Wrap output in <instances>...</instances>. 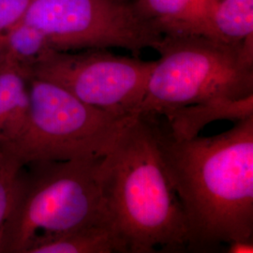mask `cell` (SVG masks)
<instances>
[{
	"label": "cell",
	"mask_w": 253,
	"mask_h": 253,
	"mask_svg": "<svg viewBox=\"0 0 253 253\" xmlns=\"http://www.w3.org/2000/svg\"><path fill=\"white\" fill-rule=\"evenodd\" d=\"M253 116V94L240 100H217L172 110L163 116L170 134L178 140H189L211 122H237Z\"/></svg>",
	"instance_id": "cell-9"
},
{
	"label": "cell",
	"mask_w": 253,
	"mask_h": 253,
	"mask_svg": "<svg viewBox=\"0 0 253 253\" xmlns=\"http://www.w3.org/2000/svg\"><path fill=\"white\" fill-rule=\"evenodd\" d=\"M190 35L242 42L253 35V0H204Z\"/></svg>",
	"instance_id": "cell-8"
},
{
	"label": "cell",
	"mask_w": 253,
	"mask_h": 253,
	"mask_svg": "<svg viewBox=\"0 0 253 253\" xmlns=\"http://www.w3.org/2000/svg\"><path fill=\"white\" fill-rule=\"evenodd\" d=\"M23 165L7 145H0V253L5 226L13 203L17 176Z\"/></svg>",
	"instance_id": "cell-14"
},
{
	"label": "cell",
	"mask_w": 253,
	"mask_h": 253,
	"mask_svg": "<svg viewBox=\"0 0 253 253\" xmlns=\"http://www.w3.org/2000/svg\"><path fill=\"white\" fill-rule=\"evenodd\" d=\"M51 50L44 35L23 19L6 37L0 58L17 64L30 74L31 69Z\"/></svg>",
	"instance_id": "cell-13"
},
{
	"label": "cell",
	"mask_w": 253,
	"mask_h": 253,
	"mask_svg": "<svg viewBox=\"0 0 253 253\" xmlns=\"http://www.w3.org/2000/svg\"><path fill=\"white\" fill-rule=\"evenodd\" d=\"M53 50L155 49L163 33L143 15L136 0H33L24 18Z\"/></svg>",
	"instance_id": "cell-6"
},
{
	"label": "cell",
	"mask_w": 253,
	"mask_h": 253,
	"mask_svg": "<svg viewBox=\"0 0 253 253\" xmlns=\"http://www.w3.org/2000/svg\"><path fill=\"white\" fill-rule=\"evenodd\" d=\"M30 78L17 64L0 58V145L11 143L26 122Z\"/></svg>",
	"instance_id": "cell-10"
},
{
	"label": "cell",
	"mask_w": 253,
	"mask_h": 253,
	"mask_svg": "<svg viewBox=\"0 0 253 253\" xmlns=\"http://www.w3.org/2000/svg\"><path fill=\"white\" fill-rule=\"evenodd\" d=\"M135 117L91 106L54 83L31 77L26 122L5 145L22 163L102 158Z\"/></svg>",
	"instance_id": "cell-5"
},
{
	"label": "cell",
	"mask_w": 253,
	"mask_h": 253,
	"mask_svg": "<svg viewBox=\"0 0 253 253\" xmlns=\"http://www.w3.org/2000/svg\"><path fill=\"white\" fill-rule=\"evenodd\" d=\"M204 0H136L138 9L163 35L190 34Z\"/></svg>",
	"instance_id": "cell-12"
},
{
	"label": "cell",
	"mask_w": 253,
	"mask_h": 253,
	"mask_svg": "<svg viewBox=\"0 0 253 253\" xmlns=\"http://www.w3.org/2000/svg\"><path fill=\"white\" fill-rule=\"evenodd\" d=\"M28 253H128L113 224L82 227L38 240Z\"/></svg>",
	"instance_id": "cell-11"
},
{
	"label": "cell",
	"mask_w": 253,
	"mask_h": 253,
	"mask_svg": "<svg viewBox=\"0 0 253 253\" xmlns=\"http://www.w3.org/2000/svg\"><path fill=\"white\" fill-rule=\"evenodd\" d=\"M156 117L159 143L188 227V252L214 253L253 237V116L220 134L173 138Z\"/></svg>",
	"instance_id": "cell-1"
},
{
	"label": "cell",
	"mask_w": 253,
	"mask_h": 253,
	"mask_svg": "<svg viewBox=\"0 0 253 253\" xmlns=\"http://www.w3.org/2000/svg\"><path fill=\"white\" fill-rule=\"evenodd\" d=\"M137 115L163 117L184 106L253 94V36L228 43L189 34L163 35Z\"/></svg>",
	"instance_id": "cell-4"
},
{
	"label": "cell",
	"mask_w": 253,
	"mask_h": 253,
	"mask_svg": "<svg viewBox=\"0 0 253 253\" xmlns=\"http://www.w3.org/2000/svg\"><path fill=\"white\" fill-rule=\"evenodd\" d=\"M33 0H0V53L10 30L25 18Z\"/></svg>",
	"instance_id": "cell-15"
},
{
	"label": "cell",
	"mask_w": 253,
	"mask_h": 253,
	"mask_svg": "<svg viewBox=\"0 0 253 253\" xmlns=\"http://www.w3.org/2000/svg\"><path fill=\"white\" fill-rule=\"evenodd\" d=\"M100 179L128 253L188 252L186 217L163 160L155 116L136 115L103 157Z\"/></svg>",
	"instance_id": "cell-2"
},
{
	"label": "cell",
	"mask_w": 253,
	"mask_h": 253,
	"mask_svg": "<svg viewBox=\"0 0 253 253\" xmlns=\"http://www.w3.org/2000/svg\"><path fill=\"white\" fill-rule=\"evenodd\" d=\"M155 63L107 49L51 50L31 69L30 76L54 83L91 106L135 116Z\"/></svg>",
	"instance_id": "cell-7"
},
{
	"label": "cell",
	"mask_w": 253,
	"mask_h": 253,
	"mask_svg": "<svg viewBox=\"0 0 253 253\" xmlns=\"http://www.w3.org/2000/svg\"><path fill=\"white\" fill-rule=\"evenodd\" d=\"M226 253H253V239L250 240H236L227 244Z\"/></svg>",
	"instance_id": "cell-16"
},
{
	"label": "cell",
	"mask_w": 253,
	"mask_h": 253,
	"mask_svg": "<svg viewBox=\"0 0 253 253\" xmlns=\"http://www.w3.org/2000/svg\"><path fill=\"white\" fill-rule=\"evenodd\" d=\"M102 159L23 163L1 253H28L45 236L114 225L102 192Z\"/></svg>",
	"instance_id": "cell-3"
}]
</instances>
